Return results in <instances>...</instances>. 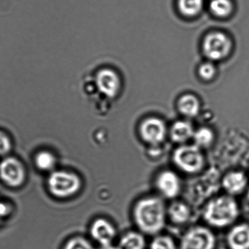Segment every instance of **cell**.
<instances>
[{
    "label": "cell",
    "instance_id": "cell-9",
    "mask_svg": "<svg viewBox=\"0 0 249 249\" xmlns=\"http://www.w3.org/2000/svg\"><path fill=\"white\" fill-rule=\"evenodd\" d=\"M96 86L106 97L114 98L120 90V80L112 70L104 69L100 70L96 77Z\"/></svg>",
    "mask_w": 249,
    "mask_h": 249
},
{
    "label": "cell",
    "instance_id": "cell-20",
    "mask_svg": "<svg viewBox=\"0 0 249 249\" xmlns=\"http://www.w3.org/2000/svg\"><path fill=\"white\" fill-rule=\"evenodd\" d=\"M35 163L40 170L52 171L54 170L56 164V159L52 152L41 151L35 157Z\"/></svg>",
    "mask_w": 249,
    "mask_h": 249
},
{
    "label": "cell",
    "instance_id": "cell-15",
    "mask_svg": "<svg viewBox=\"0 0 249 249\" xmlns=\"http://www.w3.org/2000/svg\"><path fill=\"white\" fill-rule=\"evenodd\" d=\"M146 244L143 236L137 232H129L121 238L118 249H144Z\"/></svg>",
    "mask_w": 249,
    "mask_h": 249
},
{
    "label": "cell",
    "instance_id": "cell-25",
    "mask_svg": "<svg viewBox=\"0 0 249 249\" xmlns=\"http://www.w3.org/2000/svg\"><path fill=\"white\" fill-rule=\"evenodd\" d=\"M216 73V69L211 63L207 62L203 64L199 68V74L203 79H211Z\"/></svg>",
    "mask_w": 249,
    "mask_h": 249
},
{
    "label": "cell",
    "instance_id": "cell-16",
    "mask_svg": "<svg viewBox=\"0 0 249 249\" xmlns=\"http://www.w3.org/2000/svg\"><path fill=\"white\" fill-rule=\"evenodd\" d=\"M168 212L172 221L178 224L185 223L190 217V208L182 202H174L169 208Z\"/></svg>",
    "mask_w": 249,
    "mask_h": 249
},
{
    "label": "cell",
    "instance_id": "cell-21",
    "mask_svg": "<svg viewBox=\"0 0 249 249\" xmlns=\"http://www.w3.org/2000/svg\"><path fill=\"white\" fill-rule=\"evenodd\" d=\"M195 145L197 147H207L212 144L214 140V134L211 129L207 127H202L195 131L193 135Z\"/></svg>",
    "mask_w": 249,
    "mask_h": 249
},
{
    "label": "cell",
    "instance_id": "cell-3",
    "mask_svg": "<svg viewBox=\"0 0 249 249\" xmlns=\"http://www.w3.org/2000/svg\"><path fill=\"white\" fill-rule=\"evenodd\" d=\"M48 187L54 196L67 198L79 192L81 180L76 174L64 171H53L48 178Z\"/></svg>",
    "mask_w": 249,
    "mask_h": 249
},
{
    "label": "cell",
    "instance_id": "cell-1",
    "mask_svg": "<svg viewBox=\"0 0 249 249\" xmlns=\"http://www.w3.org/2000/svg\"><path fill=\"white\" fill-rule=\"evenodd\" d=\"M166 210L163 200L157 197L144 198L137 202L134 210L137 226L144 233L154 234L164 228Z\"/></svg>",
    "mask_w": 249,
    "mask_h": 249
},
{
    "label": "cell",
    "instance_id": "cell-27",
    "mask_svg": "<svg viewBox=\"0 0 249 249\" xmlns=\"http://www.w3.org/2000/svg\"><path fill=\"white\" fill-rule=\"evenodd\" d=\"M248 195V198H249V191Z\"/></svg>",
    "mask_w": 249,
    "mask_h": 249
},
{
    "label": "cell",
    "instance_id": "cell-19",
    "mask_svg": "<svg viewBox=\"0 0 249 249\" xmlns=\"http://www.w3.org/2000/svg\"><path fill=\"white\" fill-rule=\"evenodd\" d=\"M209 6L212 13L221 18L229 16L233 9L231 0H211Z\"/></svg>",
    "mask_w": 249,
    "mask_h": 249
},
{
    "label": "cell",
    "instance_id": "cell-12",
    "mask_svg": "<svg viewBox=\"0 0 249 249\" xmlns=\"http://www.w3.org/2000/svg\"><path fill=\"white\" fill-rule=\"evenodd\" d=\"M231 249H249V226L240 224L234 227L227 236Z\"/></svg>",
    "mask_w": 249,
    "mask_h": 249
},
{
    "label": "cell",
    "instance_id": "cell-2",
    "mask_svg": "<svg viewBox=\"0 0 249 249\" xmlns=\"http://www.w3.org/2000/svg\"><path fill=\"white\" fill-rule=\"evenodd\" d=\"M238 204L230 196H222L213 199L204 210V218L208 223L216 227L229 226L238 216Z\"/></svg>",
    "mask_w": 249,
    "mask_h": 249
},
{
    "label": "cell",
    "instance_id": "cell-10",
    "mask_svg": "<svg viewBox=\"0 0 249 249\" xmlns=\"http://www.w3.org/2000/svg\"><path fill=\"white\" fill-rule=\"evenodd\" d=\"M156 187L162 196L172 199L179 194L180 180L175 173L171 171H164L157 176Z\"/></svg>",
    "mask_w": 249,
    "mask_h": 249
},
{
    "label": "cell",
    "instance_id": "cell-24",
    "mask_svg": "<svg viewBox=\"0 0 249 249\" xmlns=\"http://www.w3.org/2000/svg\"><path fill=\"white\" fill-rule=\"evenodd\" d=\"M12 148L10 138L5 132L0 130V156H6Z\"/></svg>",
    "mask_w": 249,
    "mask_h": 249
},
{
    "label": "cell",
    "instance_id": "cell-7",
    "mask_svg": "<svg viewBox=\"0 0 249 249\" xmlns=\"http://www.w3.org/2000/svg\"><path fill=\"white\" fill-rule=\"evenodd\" d=\"M231 48V40L222 33L210 34L205 37L203 44L205 55L213 60L224 59L229 54Z\"/></svg>",
    "mask_w": 249,
    "mask_h": 249
},
{
    "label": "cell",
    "instance_id": "cell-4",
    "mask_svg": "<svg viewBox=\"0 0 249 249\" xmlns=\"http://www.w3.org/2000/svg\"><path fill=\"white\" fill-rule=\"evenodd\" d=\"M173 160L181 170L191 174L199 172L205 163L202 152L195 144L178 147L174 152Z\"/></svg>",
    "mask_w": 249,
    "mask_h": 249
},
{
    "label": "cell",
    "instance_id": "cell-23",
    "mask_svg": "<svg viewBox=\"0 0 249 249\" xmlns=\"http://www.w3.org/2000/svg\"><path fill=\"white\" fill-rule=\"evenodd\" d=\"M64 249H95L92 244L82 237H75L70 239Z\"/></svg>",
    "mask_w": 249,
    "mask_h": 249
},
{
    "label": "cell",
    "instance_id": "cell-11",
    "mask_svg": "<svg viewBox=\"0 0 249 249\" xmlns=\"http://www.w3.org/2000/svg\"><path fill=\"white\" fill-rule=\"evenodd\" d=\"M91 235L101 246L112 245L116 236V230L110 222L105 219H98L91 225Z\"/></svg>",
    "mask_w": 249,
    "mask_h": 249
},
{
    "label": "cell",
    "instance_id": "cell-22",
    "mask_svg": "<svg viewBox=\"0 0 249 249\" xmlns=\"http://www.w3.org/2000/svg\"><path fill=\"white\" fill-rule=\"evenodd\" d=\"M150 249H176V246L170 236H159L152 241Z\"/></svg>",
    "mask_w": 249,
    "mask_h": 249
},
{
    "label": "cell",
    "instance_id": "cell-18",
    "mask_svg": "<svg viewBox=\"0 0 249 249\" xmlns=\"http://www.w3.org/2000/svg\"><path fill=\"white\" fill-rule=\"evenodd\" d=\"M204 0H178L180 13L188 17L197 15L202 11Z\"/></svg>",
    "mask_w": 249,
    "mask_h": 249
},
{
    "label": "cell",
    "instance_id": "cell-26",
    "mask_svg": "<svg viewBox=\"0 0 249 249\" xmlns=\"http://www.w3.org/2000/svg\"><path fill=\"white\" fill-rule=\"evenodd\" d=\"M11 212L10 205L6 202L0 201V221L8 216Z\"/></svg>",
    "mask_w": 249,
    "mask_h": 249
},
{
    "label": "cell",
    "instance_id": "cell-13",
    "mask_svg": "<svg viewBox=\"0 0 249 249\" xmlns=\"http://www.w3.org/2000/svg\"><path fill=\"white\" fill-rule=\"evenodd\" d=\"M247 183L248 180L246 176L239 171H232L227 174L222 180L224 189L232 195H238L243 192Z\"/></svg>",
    "mask_w": 249,
    "mask_h": 249
},
{
    "label": "cell",
    "instance_id": "cell-17",
    "mask_svg": "<svg viewBox=\"0 0 249 249\" xmlns=\"http://www.w3.org/2000/svg\"><path fill=\"white\" fill-rule=\"evenodd\" d=\"M178 106L180 112L188 117H194L199 112V101L193 95H187L182 96L178 101Z\"/></svg>",
    "mask_w": 249,
    "mask_h": 249
},
{
    "label": "cell",
    "instance_id": "cell-8",
    "mask_svg": "<svg viewBox=\"0 0 249 249\" xmlns=\"http://www.w3.org/2000/svg\"><path fill=\"white\" fill-rule=\"evenodd\" d=\"M140 135L144 142L153 145L161 143L165 139L166 127L161 120L150 118L142 123Z\"/></svg>",
    "mask_w": 249,
    "mask_h": 249
},
{
    "label": "cell",
    "instance_id": "cell-5",
    "mask_svg": "<svg viewBox=\"0 0 249 249\" xmlns=\"http://www.w3.org/2000/svg\"><path fill=\"white\" fill-rule=\"evenodd\" d=\"M25 167L18 159L6 157L0 163V178L9 187H20L25 182Z\"/></svg>",
    "mask_w": 249,
    "mask_h": 249
},
{
    "label": "cell",
    "instance_id": "cell-14",
    "mask_svg": "<svg viewBox=\"0 0 249 249\" xmlns=\"http://www.w3.org/2000/svg\"><path fill=\"white\" fill-rule=\"evenodd\" d=\"M171 139L178 143H183L193 137L195 131L193 125L186 121L175 123L171 130Z\"/></svg>",
    "mask_w": 249,
    "mask_h": 249
},
{
    "label": "cell",
    "instance_id": "cell-6",
    "mask_svg": "<svg viewBox=\"0 0 249 249\" xmlns=\"http://www.w3.org/2000/svg\"><path fill=\"white\" fill-rule=\"evenodd\" d=\"M214 246L213 232L204 227H196L183 236L180 249H214Z\"/></svg>",
    "mask_w": 249,
    "mask_h": 249
}]
</instances>
